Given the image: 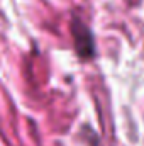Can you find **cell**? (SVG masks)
Listing matches in <instances>:
<instances>
[{
	"mask_svg": "<svg viewBox=\"0 0 144 146\" xmlns=\"http://www.w3.org/2000/svg\"><path fill=\"white\" fill-rule=\"evenodd\" d=\"M75 42H76V49L81 56H92L93 42H92L90 31H87L80 22H76V26H75Z\"/></svg>",
	"mask_w": 144,
	"mask_h": 146,
	"instance_id": "1",
	"label": "cell"
}]
</instances>
